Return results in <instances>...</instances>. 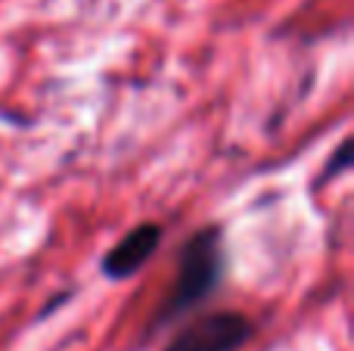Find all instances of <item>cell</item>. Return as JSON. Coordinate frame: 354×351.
Wrapping results in <instances>:
<instances>
[{"mask_svg":"<svg viewBox=\"0 0 354 351\" xmlns=\"http://www.w3.org/2000/svg\"><path fill=\"white\" fill-rule=\"evenodd\" d=\"M221 274H224L221 230L205 227L183 246L174 290H171V296L165 298V308H162V314L156 323H168V321H174V317H180L183 311H189L193 305H199L202 298L218 286Z\"/></svg>","mask_w":354,"mask_h":351,"instance_id":"6da1fadb","label":"cell"},{"mask_svg":"<svg viewBox=\"0 0 354 351\" xmlns=\"http://www.w3.org/2000/svg\"><path fill=\"white\" fill-rule=\"evenodd\" d=\"M252 330L255 327L245 314L218 311L180 330L165 351H239L252 339Z\"/></svg>","mask_w":354,"mask_h":351,"instance_id":"7a4b0ae2","label":"cell"},{"mask_svg":"<svg viewBox=\"0 0 354 351\" xmlns=\"http://www.w3.org/2000/svg\"><path fill=\"white\" fill-rule=\"evenodd\" d=\"M162 243V227L159 224H140L131 234H124L115 246L109 249L103 261V274L112 280H128L153 258V252Z\"/></svg>","mask_w":354,"mask_h":351,"instance_id":"3957f363","label":"cell"},{"mask_svg":"<svg viewBox=\"0 0 354 351\" xmlns=\"http://www.w3.org/2000/svg\"><path fill=\"white\" fill-rule=\"evenodd\" d=\"M348 165H351V143L345 140L342 146L336 149V155H333V162L324 168V174H320V178H324V180H326V178H336V174H339V171H345V168H348Z\"/></svg>","mask_w":354,"mask_h":351,"instance_id":"277c9868","label":"cell"}]
</instances>
